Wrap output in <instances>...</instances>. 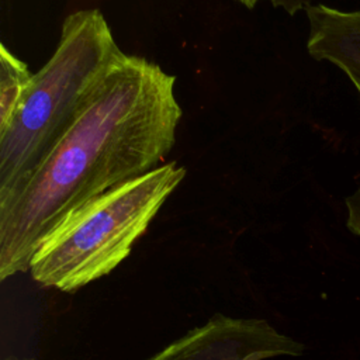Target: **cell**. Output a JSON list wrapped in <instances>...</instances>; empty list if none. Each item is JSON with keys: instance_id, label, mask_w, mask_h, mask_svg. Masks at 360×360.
<instances>
[{"instance_id": "obj_1", "label": "cell", "mask_w": 360, "mask_h": 360, "mask_svg": "<svg viewBox=\"0 0 360 360\" xmlns=\"http://www.w3.org/2000/svg\"><path fill=\"white\" fill-rule=\"evenodd\" d=\"M176 76L124 55L24 183L0 198V280L30 270L48 233L89 200L160 166L183 111Z\"/></svg>"}, {"instance_id": "obj_2", "label": "cell", "mask_w": 360, "mask_h": 360, "mask_svg": "<svg viewBox=\"0 0 360 360\" xmlns=\"http://www.w3.org/2000/svg\"><path fill=\"white\" fill-rule=\"evenodd\" d=\"M124 55L100 10L65 17L55 52L0 129V198L27 180Z\"/></svg>"}, {"instance_id": "obj_3", "label": "cell", "mask_w": 360, "mask_h": 360, "mask_svg": "<svg viewBox=\"0 0 360 360\" xmlns=\"http://www.w3.org/2000/svg\"><path fill=\"white\" fill-rule=\"evenodd\" d=\"M184 176L186 169L176 162L162 163L73 210L35 252L32 278L72 292L112 271Z\"/></svg>"}, {"instance_id": "obj_4", "label": "cell", "mask_w": 360, "mask_h": 360, "mask_svg": "<svg viewBox=\"0 0 360 360\" xmlns=\"http://www.w3.org/2000/svg\"><path fill=\"white\" fill-rule=\"evenodd\" d=\"M304 352L301 342L266 319L215 314L145 360H267Z\"/></svg>"}, {"instance_id": "obj_5", "label": "cell", "mask_w": 360, "mask_h": 360, "mask_svg": "<svg viewBox=\"0 0 360 360\" xmlns=\"http://www.w3.org/2000/svg\"><path fill=\"white\" fill-rule=\"evenodd\" d=\"M309 34L307 51L315 60L338 66L353 83L360 97V10L343 11L326 4L305 8ZM346 226L360 236V186L346 200Z\"/></svg>"}, {"instance_id": "obj_6", "label": "cell", "mask_w": 360, "mask_h": 360, "mask_svg": "<svg viewBox=\"0 0 360 360\" xmlns=\"http://www.w3.org/2000/svg\"><path fill=\"white\" fill-rule=\"evenodd\" d=\"M34 80L28 66L0 45V129L13 118Z\"/></svg>"}, {"instance_id": "obj_7", "label": "cell", "mask_w": 360, "mask_h": 360, "mask_svg": "<svg viewBox=\"0 0 360 360\" xmlns=\"http://www.w3.org/2000/svg\"><path fill=\"white\" fill-rule=\"evenodd\" d=\"M248 8H253L260 1H269L276 8H283L290 15L297 14L301 10H305L312 4V0H235Z\"/></svg>"}, {"instance_id": "obj_8", "label": "cell", "mask_w": 360, "mask_h": 360, "mask_svg": "<svg viewBox=\"0 0 360 360\" xmlns=\"http://www.w3.org/2000/svg\"><path fill=\"white\" fill-rule=\"evenodd\" d=\"M3 360H35L34 357H20V356H15V354H10V356H6Z\"/></svg>"}]
</instances>
